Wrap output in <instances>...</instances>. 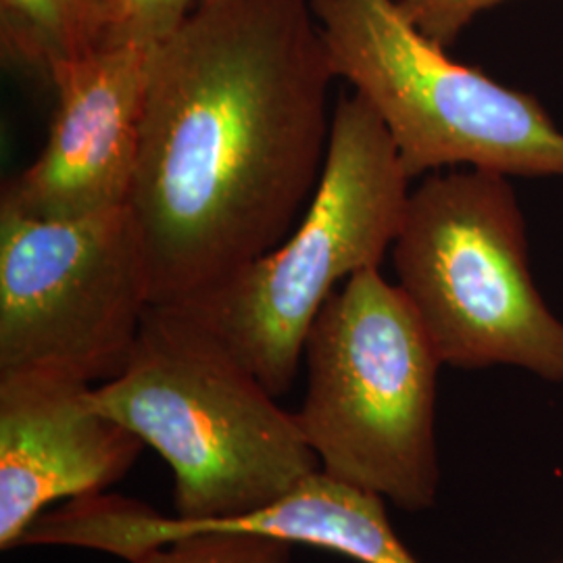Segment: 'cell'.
Listing matches in <instances>:
<instances>
[{
    "instance_id": "5bb4252c",
    "label": "cell",
    "mask_w": 563,
    "mask_h": 563,
    "mask_svg": "<svg viewBox=\"0 0 563 563\" xmlns=\"http://www.w3.org/2000/svg\"><path fill=\"white\" fill-rule=\"evenodd\" d=\"M505 0H397L402 15L430 41L451 46L481 13Z\"/></svg>"
},
{
    "instance_id": "277c9868",
    "label": "cell",
    "mask_w": 563,
    "mask_h": 563,
    "mask_svg": "<svg viewBox=\"0 0 563 563\" xmlns=\"http://www.w3.org/2000/svg\"><path fill=\"white\" fill-rule=\"evenodd\" d=\"M409 180L374 107L360 92L344 95L301 220L278 246L186 311L282 397L299 374L307 334L330 295L353 274L380 267L401 230Z\"/></svg>"
},
{
    "instance_id": "6da1fadb",
    "label": "cell",
    "mask_w": 563,
    "mask_h": 563,
    "mask_svg": "<svg viewBox=\"0 0 563 563\" xmlns=\"http://www.w3.org/2000/svg\"><path fill=\"white\" fill-rule=\"evenodd\" d=\"M334 78L311 0H199L157 44L128 202L153 305H197L290 234Z\"/></svg>"
},
{
    "instance_id": "4fadbf2b",
    "label": "cell",
    "mask_w": 563,
    "mask_h": 563,
    "mask_svg": "<svg viewBox=\"0 0 563 563\" xmlns=\"http://www.w3.org/2000/svg\"><path fill=\"white\" fill-rule=\"evenodd\" d=\"M199 0H109L102 46L159 44L192 13Z\"/></svg>"
},
{
    "instance_id": "7c38bea8",
    "label": "cell",
    "mask_w": 563,
    "mask_h": 563,
    "mask_svg": "<svg viewBox=\"0 0 563 563\" xmlns=\"http://www.w3.org/2000/svg\"><path fill=\"white\" fill-rule=\"evenodd\" d=\"M292 547L249 532H197L153 547L130 563H290Z\"/></svg>"
},
{
    "instance_id": "9c48e42d",
    "label": "cell",
    "mask_w": 563,
    "mask_h": 563,
    "mask_svg": "<svg viewBox=\"0 0 563 563\" xmlns=\"http://www.w3.org/2000/svg\"><path fill=\"white\" fill-rule=\"evenodd\" d=\"M90 384L48 369L0 372V549H18L48 505L102 495L146 444L101 413Z\"/></svg>"
},
{
    "instance_id": "30bf717a",
    "label": "cell",
    "mask_w": 563,
    "mask_h": 563,
    "mask_svg": "<svg viewBox=\"0 0 563 563\" xmlns=\"http://www.w3.org/2000/svg\"><path fill=\"white\" fill-rule=\"evenodd\" d=\"M197 532H249L334 551L360 563H422L395 532L384 499L325 476L305 478L280 501L242 518L184 522L118 495L95 507L88 537L97 551L132 562L144 551Z\"/></svg>"
},
{
    "instance_id": "52a82bcc",
    "label": "cell",
    "mask_w": 563,
    "mask_h": 563,
    "mask_svg": "<svg viewBox=\"0 0 563 563\" xmlns=\"http://www.w3.org/2000/svg\"><path fill=\"white\" fill-rule=\"evenodd\" d=\"M130 207L41 220L0 202V372L120 376L151 307Z\"/></svg>"
},
{
    "instance_id": "3957f363",
    "label": "cell",
    "mask_w": 563,
    "mask_h": 563,
    "mask_svg": "<svg viewBox=\"0 0 563 563\" xmlns=\"http://www.w3.org/2000/svg\"><path fill=\"white\" fill-rule=\"evenodd\" d=\"M307 390L295 413L320 470L402 511L439 499L441 357L399 284L367 267L339 286L311 325Z\"/></svg>"
},
{
    "instance_id": "8992f818",
    "label": "cell",
    "mask_w": 563,
    "mask_h": 563,
    "mask_svg": "<svg viewBox=\"0 0 563 563\" xmlns=\"http://www.w3.org/2000/svg\"><path fill=\"white\" fill-rule=\"evenodd\" d=\"M328 59L383 120L409 178L470 165L563 178V130L532 95L451 59L397 0H311Z\"/></svg>"
},
{
    "instance_id": "7a4b0ae2",
    "label": "cell",
    "mask_w": 563,
    "mask_h": 563,
    "mask_svg": "<svg viewBox=\"0 0 563 563\" xmlns=\"http://www.w3.org/2000/svg\"><path fill=\"white\" fill-rule=\"evenodd\" d=\"M90 402L174 474V518H242L320 472L295 413L195 313L151 305L130 360Z\"/></svg>"
},
{
    "instance_id": "5b68a950",
    "label": "cell",
    "mask_w": 563,
    "mask_h": 563,
    "mask_svg": "<svg viewBox=\"0 0 563 563\" xmlns=\"http://www.w3.org/2000/svg\"><path fill=\"white\" fill-rule=\"evenodd\" d=\"M393 260L443 365H509L563 384V322L532 280L522 209L505 176L428 174L409 195Z\"/></svg>"
},
{
    "instance_id": "8fae6325",
    "label": "cell",
    "mask_w": 563,
    "mask_h": 563,
    "mask_svg": "<svg viewBox=\"0 0 563 563\" xmlns=\"http://www.w3.org/2000/svg\"><path fill=\"white\" fill-rule=\"evenodd\" d=\"M109 0H0L2 57L51 78L104 44Z\"/></svg>"
},
{
    "instance_id": "ba28073f",
    "label": "cell",
    "mask_w": 563,
    "mask_h": 563,
    "mask_svg": "<svg viewBox=\"0 0 563 563\" xmlns=\"http://www.w3.org/2000/svg\"><path fill=\"white\" fill-rule=\"evenodd\" d=\"M157 44L101 46L51 78L57 107L41 155L7 181L0 202L41 220H76L132 197Z\"/></svg>"
}]
</instances>
